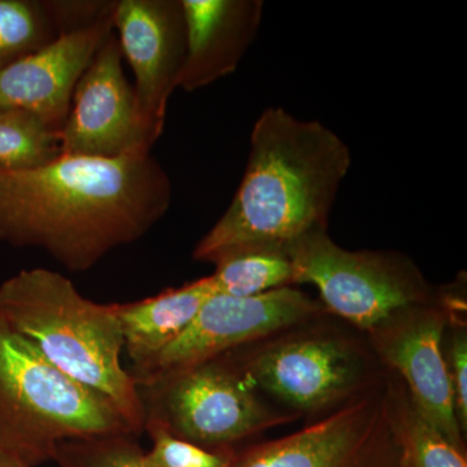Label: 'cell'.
Segmentation results:
<instances>
[{
	"mask_svg": "<svg viewBox=\"0 0 467 467\" xmlns=\"http://www.w3.org/2000/svg\"><path fill=\"white\" fill-rule=\"evenodd\" d=\"M171 201V177L150 153L60 155L38 167H0V241L88 272L147 235Z\"/></svg>",
	"mask_w": 467,
	"mask_h": 467,
	"instance_id": "obj_1",
	"label": "cell"
},
{
	"mask_svg": "<svg viewBox=\"0 0 467 467\" xmlns=\"http://www.w3.org/2000/svg\"><path fill=\"white\" fill-rule=\"evenodd\" d=\"M349 147L322 122L267 109L252 129L242 182L229 208L198 242L193 260L216 264L230 252L287 244L327 230L331 209L348 174Z\"/></svg>",
	"mask_w": 467,
	"mask_h": 467,
	"instance_id": "obj_2",
	"label": "cell"
},
{
	"mask_svg": "<svg viewBox=\"0 0 467 467\" xmlns=\"http://www.w3.org/2000/svg\"><path fill=\"white\" fill-rule=\"evenodd\" d=\"M0 318L58 370L112 402L140 435V389L122 365L116 304L95 303L60 272L32 267L0 285Z\"/></svg>",
	"mask_w": 467,
	"mask_h": 467,
	"instance_id": "obj_3",
	"label": "cell"
},
{
	"mask_svg": "<svg viewBox=\"0 0 467 467\" xmlns=\"http://www.w3.org/2000/svg\"><path fill=\"white\" fill-rule=\"evenodd\" d=\"M119 434L135 432L112 402L0 318V448L34 467L54 460L60 442Z\"/></svg>",
	"mask_w": 467,
	"mask_h": 467,
	"instance_id": "obj_4",
	"label": "cell"
},
{
	"mask_svg": "<svg viewBox=\"0 0 467 467\" xmlns=\"http://www.w3.org/2000/svg\"><path fill=\"white\" fill-rule=\"evenodd\" d=\"M300 326L239 358L227 355L254 389L301 413L343 407L382 380L370 346L333 328Z\"/></svg>",
	"mask_w": 467,
	"mask_h": 467,
	"instance_id": "obj_5",
	"label": "cell"
},
{
	"mask_svg": "<svg viewBox=\"0 0 467 467\" xmlns=\"http://www.w3.org/2000/svg\"><path fill=\"white\" fill-rule=\"evenodd\" d=\"M138 389L144 425L153 423L209 450H229L235 442L295 418L261 400L227 353Z\"/></svg>",
	"mask_w": 467,
	"mask_h": 467,
	"instance_id": "obj_6",
	"label": "cell"
},
{
	"mask_svg": "<svg viewBox=\"0 0 467 467\" xmlns=\"http://www.w3.org/2000/svg\"><path fill=\"white\" fill-rule=\"evenodd\" d=\"M285 250L295 285H315L328 313L367 333L396 310L441 297L407 254L344 250L327 230L304 234Z\"/></svg>",
	"mask_w": 467,
	"mask_h": 467,
	"instance_id": "obj_7",
	"label": "cell"
},
{
	"mask_svg": "<svg viewBox=\"0 0 467 467\" xmlns=\"http://www.w3.org/2000/svg\"><path fill=\"white\" fill-rule=\"evenodd\" d=\"M326 313L321 300L294 285L250 297L214 294L181 337L146 368L130 374L140 386L263 342Z\"/></svg>",
	"mask_w": 467,
	"mask_h": 467,
	"instance_id": "obj_8",
	"label": "cell"
},
{
	"mask_svg": "<svg viewBox=\"0 0 467 467\" xmlns=\"http://www.w3.org/2000/svg\"><path fill=\"white\" fill-rule=\"evenodd\" d=\"M398 460L392 382L387 380L324 420L252 448L233 467H396Z\"/></svg>",
	"mask_w": 467,
	"mask_h": 467,
	"instance_id": "obj_9",
	"label": "cell"
},
{
	"mask_svg": "<svg viewBox=\"0 0 467 467\" xmlns=\"http://www.w3.org/2000/svg\"><path fill=\"white\" fill-rule=\"evenodd\" d=\"M444 297L396 310L368 331V346L382 364L400 374L409 398L436 431L465 451L454 409L442 337L453 317Z\"/></svg>",
	"mask_w": 467,
	"mask_h": 467,
	"instance_id": "obj_10",
	"label": "cell"
},
{
	"mask_svg": "<svg viewBox=\"0 0 467 467\" xmlns=\"http://www.w3.org/2000/svg\"><path fill=\"white\" fill-rule=\"evenodd\" d=\"M122 58L113 30L73 92L60 131V155L117 159L150 153L155 142L140 117Z\"/></svg>",
	"mask_w": 467,
	"mask_h": 467,
	"instance_id": "obj_11",
	"label": "cell"
},
{
	"mask_svg": "<svg viewBox=\"0 0 467 467\" xmlns=\"http://www.w3.org/2000/svg\"><path fill=\"white\" fill-rule=\"evenodd\" d=\"M115 32L134 75L138 109L156 143L186 57L182 0H117Z\"/></svg>",
	"mask_w": 467,
	"mask_h": 467,
	"instance_id": "obj_12",
	"label": "cell"
},
{
	"mask_svg": "<svg viewBox=\"0 0 467 467\" xmlns=\"http://www.w3.org/2000/svg\"><path fill=\"white\" fill-rule=\"evenodd\" d=\"M113 30L115 15L64 34L47 47L0 70V112L32 113L60 134L79 78Z\"/></svg>",
	"mask_w": 467,
	"mask_h": 467,
	"instance_id": "obj_13",
	"label": "cell"
},
{
	"mask_svg": "<svg viewBox=\"0 0 467 467\" xmlns=\"http://www.w3.org/2000/svg\"><path fill=\"white\" fill-rule=\"evenodd\" d=\"M186 57L178 88L199 90L232 75L256 39L261 0H182Z\"/></svg>",
	"mask_w": 467,
	"mask_h": 467,
	"instance_id": "obj_14",
	"label": "cell"
},
{
	"mask_svg": "<svg viewBox=\"0 0 467 467\" xmlns=\"http://www.w3.org/2000/svg\"><path fill=\"white\" fill-rule=\"evenodd\" d=\"M214 294L213 282L208 275L143 300L116 304L124 352L133 364L130 373L146 368L181 337Z\"/></svg>",
	"mask_w": 467,
	"mask_h": 467,
	"instance_id": "obj_15",
	"label": "cell"
},
{
	"mask_svg": "<svg viewBox=\"0 0 467 467\" xmlns=\"http://www.w3.org/2000/svg\"><path fill=\"white\" fill-rule=\"evenodd\" d=\"M112 12V0H0V70Z\"/></svg>",
	"mask_w": 467,
	"mask_h": 467,
	"instance_id": "obj_16",
	"label": "cell"
},
{
	"mask_svg": "<svg viewBox=\"0 0 467 467\" xmlns=\"http://www.w3.org/2000/svg\"><path fill=\"white\" fill-rule=\"evenodd\" d=\"M211 275L216 294L250 297L295 285L294 266L285 244L239 248L217 261Z\"/></svg>",
	"mask_w": 467,
	"mask_h": 467,
	"instance_id": "obj_17",
	"label": "cell"
},
{
	"mask_svg": "<svg viewBox=\"0 0 467 467\" xmlns=\"http://www.w3.org/2000/svg\"><path fill=\"white\" fill-rule=\"evenodd\" d=\"M392 402L399 442L396 467H467L465 451L420 416L404 384L392 383Z\"/></svg>",
	"mask_w": 467,
	"mask_h": 467,
	"instance_id": "obj_18",
	"label": "cell"
},
{
	"mask_svg": "<svg viewBox=\"0 0 467 467\" xmlns=\"http://www.w3.org/2000/svg\"><path fill=\"white\" fill-rule=\"evenodd\" d=\"M60 156V134L21 110L0 112V167L32 168Z\"/></svg>",
	"mask_w": 467,
	"mask_h": 467,
	"instance_id": "obj_19",
	"label": "cell"
},
{
	"mask_svg": "<svg viewBox=\"0 0 467 467\" xmlns=\"http://www.w3.org/2000/svg\"><path fill=\"white\" fill-rule=\"evenodd\" d=\"M135 438L119 434L60 442L52 461L58 467H159Z\"/></svg>",
	"mask_w": 467,
	"mask_h": 467,
	"instance_id": "obj_20",
	"label": "cell"
},
{
	"mask_svg": "<svg viewBox=\"0 0 467 467\" xmlns=\"http://www.w3.org/2000/svg\"><path fill=\"white\" fill-rule=\"evenodd\" d=\"M143 432L152 441L150 459L159 467H233L235 462L230 450H209L169 434L153 423H146Z\"/></svg>",
	"mask_w": 467,
	"mask_h": 467,
	"instance_id": "obj_21",
	"label": "cell"
},
{
	"mask_svg": "<svg viewBox=\"0 0 467 467\" xmlns=\"http://www.w3.org/2000/svg\"><path fill=\"white\" fill-rule=\"evenodd\" d=\"M453 391L454 409L463 434L467 427V337L460 326L448 340L444 353Z\"/></svg>",
	"mask_w": 467,
	"mask_h": 467,
	"instance_id": "obj_22",
	"label": "cell"
},
{
	"mask_svg": "<svg viewBox=\"0 0 467 467\" xmlns=\"http://www.w3.org/2000/svg\"><path fill=\"white\" fill-rule=\"evenodd\" d=\"M0 467H29L15 454L0 448Z\"/></svg>",
	"mask_w": 467,
	"mask_h": 467,
	"instance_id": "obj_23",
	"label": "cell"
}]
</instances>
